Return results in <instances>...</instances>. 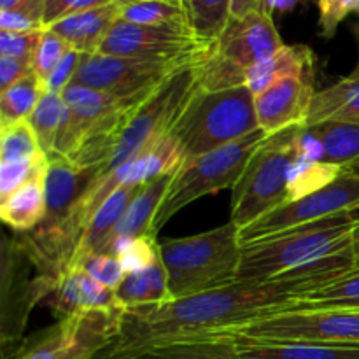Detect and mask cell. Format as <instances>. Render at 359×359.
<instances>
[{
	"mask_svg": "<svg viewBox=\"0 0 359 359\" xmlns=\"http://www.w3.org/2000/svg\"><path fill=\"white\" fill-rule=\"evenodd\" d=\"M83 53L76 51V49H70L63 60L60 62V65L56 67L55 72L49 76V79L46 81V91L48 93H55V95H62L63 91L67 90L70 83L76 77L77 69H79L81 62H83Z\"/></svg>",
	"mask_w": 359,
	"mask_h": 359,
	"instance_id": "60d3db41",
	"label": "cell"
},
{
	"mask_svg": "<svg viewBox=\"0 0 359 359\" xmlns=\"http://www.w3.org/2000/svg\"><path fill=\"white\" fill-rule=\"evenodd\" d=\"M114 359H248L238 353L233 340L223 337L182 340L149 347Z\"/></svg>",
	"mask_w": 359,
	"mask_h": 359,
	"instance_id": "cb8c5ba5",
	"label": "cell"
},
{
	"mask_svg": "<svg viewBox=\"0 0 359 359\" xmlns=\"http://www.w3.org/2000/svg\"><path fill=\"white\" fill-rule=\"evenodd\" d=\"M42 34L44 30L27 32V34L0 30V56H11V58L34 63Z\"/></svg>",
	"mask_w": 359,
	"mask_h": 359,
	"instance_id": "f35d334b",
	"label": "cell"
},
{
	"mask_svg": "<svg viewBox=\"0 0 359 359\" xmlns=\"http://www.w3.org/2000/svg\"><path fill=\"white\" fill-rule=\"evenodd\" d=\"M316 76V55L305 44H284L273 56L258 63L248 70L245 86L251 93L259 95L269 90L279 81L290 77H314Z\"/></svg>",
	"mask_w": 359,
	"mask_h": 359,
	"instance_id": "ac0fdd59",
	"label": "cell"
},
{
	"mask_svg": "<svg viewBox=\"0 0 359 359\" xmlns=\"http://www.w3.org/2000/svg\"><path fill=\"white\" fill-rule=\"evenodd\" d=\"M121 20L137 25H186L182 0H130L123 4Z\"/></svg>",
	"mask_w": 359,
	"mask_h": 359,
	"instance_id": "f546056e",
	"label": "cell"
},
{
	"mask_svg": "<svg viewBox=\"0 0 359 359\" xmlns=\"http://www.w3.org/2000/svg\"><path fill=\"white\" fill-rule=\"evenodd\" d=\"M319 32L321 37L330 41L339 30V25L349 14L359 13V0H318Z\"/></svg>",
	"mask_w": 359,
	"mask_h": 359,
	"instance_id": "74e56055",
	"label": "cell"
},
{
	"mask_svg": "<svg viewBox=\"0 0 359 359\" xmlns=\"http://www.w3.org/2000/svg\"><path fill=\"white\" fill-rule=\"evenodd\" d=\"M325 121H346L359 125V60L351 74L332 86L316 91L305 126Z\"/></svg>",
	"mask_w": 359,
	"mask_h": 359,
	"instance_id": "ffe728a7",
	"label": "cell"
},
{
	"mask_svg": "<svg viewBox=\"0 0 359 359\" xmlns=\"http://www.w3.org/2000/svg\"><path fill=\"white\" fill-rule=\"evenodd\" d=\"M304 2L307 0H262V11H265L270 16H273L276 13L286 14L297 9Z\"/></svg>",
	"mask_w": 359,
	"mask_h": 359,
	"instance_id": "f6af8a7d",
	"label": "cell"
},
{
	"mask_svg": "<svg viewBox=\"0 0 359 359\" xmlns=\"http://www.w3.org/2000/svg\"><path fill=\"white\" fill-rule=\"evenodd\" d=\"M48 161V158L41 160H16L0 163V200L9 196L18 188L30 181L35 172Z\"/></svg>",
	"mask_w": 359,
	"mask_h": 359,
	"instance_id": "8d00e7d4",
	"label": "cell"
},
{
	"mask_svg": "<svg viewBox=\"0 0 359 359\" xmlns=\"http://www.w3.org/2000/svg\"><path fill=\"white\" fill-rule=\"evenodd\" d=\"M284 46L270 14L255 11L228 21L217 41L198 63V88L221 91L245 86L248 70L276 55Z\"/></svg>",
	"mask_w": 359,
	"mask_h": 359,
	"instance_id": "5b68a950",
	"label": "cell"
},
{
	"mask_svg": "<svg viewBox=\"0 0 359 359\" xmlns=\"http://www.w3.org/2000/svg\"><path fill=\"white\" fill-rule=\"evenodd\" d=\"M224 339V337H223ZM248 359H359V346L230 339Z\"/></svg>",
	"mask_w": 359,
	"mask_h": 359,
	"instance_id": "d6986e66",
	"label": "cell"
},
{
	"mask_svg": "<svg viewBox=\"0 0 359 359\" xmlns=\"http://www.w3.org/2000/svg\"><path fill=\"white\" fill-rule=\"evenodd\" d=\"M287 309H333L359 312V266H354L326 286L298 298Z\"/></svg>",
	"mask_w": 359,
	"mask_h": 359,
	"instance_id": "4316f807",
	"label": "cell"
},
{
	"mask_svg": "<svg viewBox=\"0 0 359 359\" xmlns=\"http://www.w3.org/2000/svg\"><path fill=\"white\" fill-rule=\"evenodd\" d=\"M314 77H290L255 97L258 125L266 135L304 125L316 95Z\"/></svg>",
	"mask_w": 359,
	"mask_h": 359,
	"instance_id": "5bb4252c",
	"label": "cell"
},
{
	"mask_svg": "<svg viewBox=\"0 0 359 359\" xmlns=\"http://www.w3.org/2000/svg\"><path fill=\"white\" fill-rule=\"evenodd\" d=\"M123 4H109L97 9L83 11L56 21L49 30L83 55H95L116 23L121 20Z\"/></svg>",
	"mask_w": 359,
	"mask_h": 359,
	"instance_id": "e0dca14e",
	"label": "cell"
},
{
	"mask_svg": "<svg viewBox=\"0 0 359 359\" xmlns=\"http://www.w3.org/2000/svg\"><path fill=\"white\" fill-rule=\"evenodd\" d=\"M0 30L16 32V34H27V32L46 30L41 21L27 16L18 11H0Z\"/></svg>",
	"mask_w": 359,
	"mask_h": 359,
	"instance_id": "7bdbcfd3",
	"label": "cell"
},
{
	"mask_svg": "<svg viewBox=\"0 0 359 359\" xmlns=\"http://www.w3.org/2000/svg\"><path fill=\"white\" fill-rule=\"evenodd\" d=\"M356 35H358V41H359V21H358V25H356Z\"/></svg>",
	"mask_w": 359,
	"mask_h": 359,
	"instance_id": "c3c4849f",
	"label": "cell"
},
{
	"mask_svg": "<svg viewBox=\"0 0 359 359\" xmlns=\"http://www.w3.org/2000/svg\"><path fill=\"white\" fill-rule=\"evenodd\" d=\"M359 209V174L346 172L319 191L293 200L238 231L241 244L283 233L328 217L354 214Z\"/></svg>",
	"mask_w": 359,
	"mask_h": 359,
	"instance_id": "7c38bea8",
	"label": "cell"
},
{
	"mask_svg": "<svg viewBox=\"0 0 359 359\" xmlns=\"http://www.w3.org/2000/svg\"><path fill=\"white\" fill-rule=\"evenodd\" d=\"M353 255H354V263L359 266V219L356 224V230H354L353 235Z\"/></svg>",
	"mask_w": 359,
	"mask_h": 359,
	"instance_id": "7dc6e473",
	"label": "cell"
},
{
	"mask_svg": "<svg viewBox=\"0 0 359 359\" xmlns=\"http://www.w3.org/2000/svg\"><path fill=\"white\" fill-rule=\"evenodd\" d=\"M0 11H18L44 25V0H0Z\"/></svg>",
	"mask_w": 359,
	"mask_h": 359,
	"instance_id": "ee69618b",
	"label": "cell"
},
{
	"mask_svg": "<svg viewBox=\"0 0 359 359\" xmlns=\"http://www.w3.org/2000/svg\"><path fill=\"white\" fill-rule=\"evenodd\" d=\"M42 153L28 119L0 126V163L16 160H41Z\"/></svg>",
	"mask_w": 359,
	"mask_h": 359,
	"instance_id": "d6a6232c",
	"label": "cell"
},
{
	"mask_svg": "<svg viewBox=\"0 0 359 359\" xmlns=\"http://www.w3.org/2000/svg\"><path fill=\"white\" fill-rule=\"evenodd\" d=\"M353 172H356V174H359V167H356V168H354V170Z\"/></svg>",
	"mask_w": 359,
	"mask_h": 359,
	"instance_id": "681fc988",
	"label": "cell"
},
{
	"mask_svg": "<svg viewBox=\"0 0 359 359\" xmlns=\"http://www.w3.org/2000/svg\"><path fill=\"white\" fill-rule=\"evenodd\" d=\"M49 307L60 319L88 311H123L114 290L102 286L83 269L65 270L48 294Z\"/></svg>",
	"mask_w": 359,
	"mask_h": 359,
	"instance_id": "9a60e30c",
	"label": "cell"
},
{
	"mask_svg": "<svg viewBox=\"0 0 359 359\" xmlns=\"http://www.w3.org/2000/svg\"><path fill=\"white\" fill-rule=\"evenodd\" d=\"M114 293L123 311L172 302L167 272L161 262L142 272L126 273Z\"/></svg>",
	"mask_w": 359,
	"mask_h": 359,
	"instance_id": "d4e9b609",
	"label": "cell"
},
{
	"mask_svg": "<svg viewBox=\"0 0 359 359\" xmlns=\"http://www.w3.org/2000/svg\"><path fill=\"white\" fill-rule=\"evenodd\" d=\"M174 174L175 172H170V174H165L140 186L130 205L123 212L119 223L116 224L114 231H112L111 238H109L107 245L104 249V255H112L116 245L130 241V238L153 235L154 217H156L161 202L167 195V189L170 186Z\"/></svg>",
	"mask_w": 359,
	"mask_h": 359,
	"instance_id": "2e32d148",
	"label": "cell"
},
{
	"mask_svg": "<svg viewBox=\"0 0 359 359\" xmlns=\"http://www.w3.org/2000/svg\"><path fill=\"white\" fill-rule=\"evenodd\" d=\"M209 44L186 25H137L119 20L98 53L144 60H184L200 55Z\"/></svg>",
	"mask_w": 359,
	"mask_h": 359,
	"instance_id": "4fadbf2b",
	"label": "cell"
},
{
	"mask_svg": "<svg viewBox=\"0 0 359 359\" xmlns=\"http://www.w3.org/2000/svg\"><path fill=\"white\" fill-rule=\"evenodd\" d=\"M70 49L72 48H70L60 35H56L55 32L46 28L34 60V72L37 74V77L42 83L46 84V81H48L49 76L55 72V69L60 65L63 56H65Z\"/></svg>",
	"mask_w": 359,
	"mask_h": 359,
	"instance_id": "d590c367",
	"label": "cell"
},
{
	"mask_svg": "<svg viewBox=\"0 0 359 359\" xmlns=\"http://www.w3.org/2000/svg\"><path fill=\"white\" fill-rule=\"evenodd\" d=\"M67 111V105L63 102L62 95L48 93L46 91L42 95L41 102L35 107V111L32 112V116L28 118V123L34 128L35 137L39 140V146H41L42 153L46 154V158H49L55 149V139L56 133H58L60 125H62L63 114Z\"/></svg>",
	"mask_w": 359,
	"mask_h": 359,
	"instance_id": "1f68e13d",
	"label": "cell"
},
{
	"mask_svg": "<svg viewBox=\"0 0 359 359\" xmlns=\"http://www.w3.org/2000/svg\"><path fill=\"white\" fill-rule=\"evenodd\" d=\"M189 28L205 44L219 39L230 21L231 0H182Z\"/></svg>",
	"mask_w": 359,
	"mask_h": 359,
	"instance_id": "f1b7e54d",
	"label": "cell"
},
{
	"mask_svg": "<svg viewBox=\"0 0 359 359\" xmlns=\"http://www.w3.org/2000/svg\"><path fill=\"white\" fill-rule=\"evenodd\" d=\"M32 72H34V63L11 56H0V91L7 90Z\"/></svg>",
	"mask_w": 359,
	"mask_h": 359,
	"instance_id": "b9f144b4",
	"label": "cell"
},
{
	"mask_svg": "<svg viewBox=\"0 0 359 359\" xmlns=\"http://www.w3.org/2000/svg\"><path fill=\"white\" fill-rule=\"evenodd\" d=\"M353 245L272 279L235 280L195 297L123 312L116 342L95 359H114L182 340L210 339L291 307L354 269Z\"/></svg>",
	"mask_w": 359,
	"mask_h": 359,
	"instance_id": "6da1fadb",
	"label": "cell"
},
{
	"mask_svg": "<svg viewBox=\"0 0 359 359\" xmlns=\"http://www.w3.org/2000/svg\"><path fill=\"white\" fill-rule=\"evenodd\" d=\"M302 125L266 135L231 189L230 221L238 230L290 202V172L298 158Z\"/></svg>",
	"mask_w": 359,
	"mask_h": 359,
	"instance_id": "8992f818",
	"label": "cell"
},
{
	"mask_svg": "<svg viewBox=\"0 0 359 359\" xmlns=\"http://www.w3.org/2000/svg\"><path fill=\"white\" fill-rule=\"evenodd\" d=\"M265 139L266 133L259 128L258 132L235 140L228 146L182 161L181 167L175 170L167 195L154 217V237L175 214L181 212L195 200L212 195L221 189H233L255 151Z\"/></svg>",
	"mask_w": 359,
	"mask_h": 359,
	"instance_id": "52a82bcc",
	"label": "cell"
},
{
	"mask_svg": "<svg viewBox=\"0 0 359 359\" xmlns=\"http://www.w3.org/2000/svg\"><path fill=\"white\" fill-rule=\"evenodd\" d=\"M130 0H44V28H49L56 21L83 11L97 9L109 4H126Z\"/></svg>",
	"mask_w": 359,
	"mask_h": 359,
	"instance_id": "ab89813d",
	"label": "cell"
},
{
	"mask_svg": "<svg viewBox=\"0 0 359 359\" xmlns=\"http://www.w3.org/2000/svg\"><path fill=\"white\" fill-rule=\"evenodd\" d=\"M44 93L46 84L35 72L0 91V126L30 118Z\"/></svg>",
	"mask_w": 359,
	"mask_h": 359,
	"instance_id": "83f0119b",
	"label": "cell"
},
{
	"mask_svg": "<svg viewBox=\"0 0 359 359\" xmlns=\"http://www.w3.org/2000/svg\"><path fill=\"white\" fill-rule=\"evenodd\" d=\"M46 172L48 161L21 188L0 200V217L16 231H34L46 216Z\"/></svg>",
	"mask_w": 359,
	"mask_h": 359,
	"instance_id": "7402d4cb",
	"label": "cell"
},
{
	"mask_svg": "<svg viewBox=\"0 0 359 359\" xmlns=\"http://www.w3.org/2000/svg\"><path fill=\"white\" fill-rule=\"evenodd\" d=\"M72 266L83 269L84 272L90 273L97 283H100L102 286L114 291L118 290V286L123 283V279H125L126 276L119 259L112 255H104V252H95V255L83 256V258L77 259ZM72 266H70V269H72Z\"/></svg>",
	"mask_w": 359,
	"mask_h": 359,
	"instance_id": "e575fe53",
	"label": "cell"
},
{
	"mask_svg": "<svg viewBox=\"0 0 359 359\" xmlns=\"http://www.w3.org/2000/svg\"><path fill=\"white\" fill-rule=\"evenodd\" d=\"M235 223L160 244L172 300L195 297L238 280L242 244Z\"/></svg>",
	"mask_w": 359,
	"mask_h": 359,
	"instance_id": "7a4b0ae2",
	"label": "cell"
},
{
	"mask_svg": "<svg viewBox=\"0 0 359 359\" xmlns=\"http://www.w3.org/2000/svg\"><path fill=\"white\" fill-rule=\"evenodd\" d=\"M255 11H262V0H231L230 20H238Z\"/></svg>",
	"mask_w": 359,
	"mask_h": 359,
	"instance_id": "bcb514c9",
	"label": "cell"
},
{
	"mask_svg": "<svg viewBox=\"0 0 359 359\" xmlns=\"http://www.w3.org/2000/svg\"><path fill=\"white\" fill-rule=\"evenodd\" d=\"M196 56L184 60H144L100 55V53L84 55L72 83L95 88L125 100L144 102L175 70L195 60Z\"/></svg>",
	"mask_w": 359,
	"mask_h": 359,
	"instance_id": "30bf717a",
	"label": "cell"
},
{
	"mask_svg": "<svg viewBox=\"0 0 359 359\" xmlns=\"http://www.w3.org/2000/svg\"><path fill=\"white\" fill-rule=\"evenodd\" d=\"M217 337L359 346V312L333 309H286L238 328L228 330Z\"/></svg>",
	"mask_w": 359,
	"mask_h": 359,
	"instance_id": "9c48e42d",
	"label": "cell"
},
{
	"mask_svg": "<svg viewBox=\"0 0 359 359\" xmlns=\"http://www.w3.org/2000/svg\"><path fill=\"white\" fill-rule=\"evenodd\" d=\"M62 98L65 102L67 109H69L74 126H76L77 133H79V142L84 132L90 126H93L95 123L102 121V119H105L111 114H116V112L128 111V109L139 107L142 104V102L118 98L111 93H105V91L76 83H70L67 86V90L62 93Z\"/></svg>",
	"mask_w": 359,
	"mask_h": 359,
	"instance_id": "44dd1931",
	"label": "cell"
},
{
	"mask_svg": "<svg viewBox=\"0 0 359 359\" xmlns=\"http://www.w3.org/2000/svg\"><path fill=\"white\" fill-rule=\"evenodd\" d=\"M140 186L142 184L119 186V188L102 203L100 209L91 216L90 223L84 228L69 269L77 262V259L83 258V256L95 255V252H104L105 245H107L116 224L119 223L123 212H125L126 207L130 205V202H132L135 193L140 189Z\"/></svg>",
	"mask_w": 359,
	"mask_h": 359,
	"instance_id": "603a6c76",
	"label": "cell"
},
{
	"mask_svg": "<svg viewBox=\"0 0 359 359\" xmlns=\"http://www.w3.org/2000/svg\"><path fill=\"white\" fill-rule=\"evenodd\" d=\"M344 174L346 170L337 165L297 158L290 172V202L326 188Z\"/></svg>",
	"mask_w": 359,
	"mask_h": 359,
	"instance_id": "4dcf8cb0",
	"label": "cell"
},
{
	"mask_svg": "<svg viewBox=\"0 0 359 359\" xmlns=\"http://www.w3.org/2000/svg\"><path fill=\"white\" fill-rule=\"evenodd\" d=\"M358 219L342 214L242 244L238 279H272L344 251L353 245Z\"/></svg>",
	"mask_w": 359,
	"mask_h": 359,
	"instance_id": "3957f363",
	"label": "cell"
},
{
	"mask_svg": "<svg viewBox=\"0 0 359 359\" xmlns=\"http://www.w3.org/2000/svg\"><path fill=\"white\" fill-rule=\"evenodd\" d=\"M202 56V55H200ZM191 60L175 70L147 100L133 111L112 149L109 160L98 168V175H107L139 156L174 128L181 112L198 88V60Z\"/></svg>",
	"mask_w": 359,
	"mask_h": 359,
	"instance_id": "ba28073f",
	"label": "cell"
},
{
	"mask_svg": "<svg viewBox=\"0 0 359 359\" xmlns=\"http://www.w3.org/2000/svg\"><path fill=\"white\" fill-rule=\"evenodd\" d=\"M112 256L119 259L125 273L142 272V270L151 269V266L161 262L160 244H158L156 237H153V235L121 242L114 248Z\"/></svg>",
	"mask_w": 359,
	"mask_h": 359,
	"instance_id": "836d02e7",
	"label": "cell"
},
{
	"mask_svg": "<svg viewBox=\"0 0 359 359\" xmlns=\"http://www.w3.org/2000/svg\"><path fill=\"white\" fill-rule=\"evenodd\" d=\"M255 95L248 86L195 95L172 128L182 158L200 156L258 132Z\"/></svg>",
	"mask_w": 359,
	"mask_h": 359,
	"instance_id": "277c9868",
	"label": "cell"
},
{
	"mask_svg": "<svg viewBox=\"0 0 359 359\" xmlns=\"http://www.w3.org/2000/svg\"><path fill=\"white\" fill-rule=\"evenodd\" d=\"M125 311H88L60 319L55 328L14 359H95L116 342Z\"/></svg>",
	"mask_w": 359,
	"mask_h": 359,
	"instance_id": "8fae6325",
	"label": "cell"
},
{
	"mask_svg": "<svg viewBox=\"0 0 359 359\" xmlns=\"http://www.w3.org/2000/svg\"><path fill=\"white\" fill-rule=\"evenodd\" d=\"M323 146L326 163L342 167L346 172H353L359 167V125L346 121H325L312 125Z\"/></svg>",
	"mask_w": 359,
	"mask_h": 359,
	"instance_id": "484cf974",
	"label": "cell"
}]
</instances>
